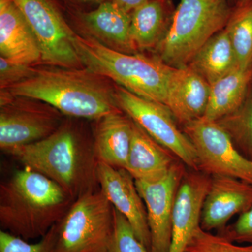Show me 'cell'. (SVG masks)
I'll list each match as a JSON object with an SVG mask.
<instances>
[{"label": "cell", "mask_w": 252, "mask_h": 252, "mask_svg": "<svg viewBox=\"0 0 252 252\" xmlns=\"http://www.w3.org/2000/svg\"><path fill=\"white\" fill-rule=\"evenodd\" d=\"M228 0H180L157 57L172 67H187L212 36L224 29L234 7Z\"/></svg>", "instance_id": "obj_5"}, {"label": "cell", "mask_w": 252, "mask_h": 252, "mask_svg": "<svg viewBox=\"0 0 252 252\" xmlns=\"http://www.w3.org/2000/svg\"><path fill=\"white\" fill-rule=\"evenodd\" d=\"M172 0H149L131 14L130 36L135 51L157 49L171 25Z\"/></svg>", "instance_id": "obj_20"}, {"label": "cell", "mask_w": 252, "mask_h": 252, "mask_svg": "<svg viewBox=\"0 0 252 252\" xmlns=\"http://www.w3.org/2000/svg\"><path fill=\"white\" fill-rule=\"evenodd\" d=\"M251 0H236V6H243V5L247 4Z\"/></svg>", "instance_id": "obj_32"}, {"label": "cell", "mask_w": 252, "mask_h": 252, "mask_svg": "<svg viewBox=\"0 0 252 252\" xmlns=\"http://www.w3.org/2000/svg\"><path fill=\"white\" fill-rule=\"evenodd\" d=\"M0 55L29 65L42 63L36 36L14 0H0Z\"/></svg>", "instance_id": "obj_17"}, {"label": "cell", "mask_w": 252, "mask_h": 252, "mask_svg": "<svg viewBox=\"0 0 252 252\" xmlns=\"http://www.w3.org/2000/svg\"><path fill=\"white\" fill-rule=\"evenodd\" d=\"M0 56V89H6L35 74L37 67Z\"/></svg>", "instance_id": "obj_28"}, {"label": "cell", "mask_w": 252, "mask_h": 252, "mask_svg": "<svg viewBox=\"0 0 252 252\" xmlns=\"http://www.w3.org/2000/svg\"><path fill=\"white\" fill-rule=\"evenodd\" d=\"M185 252H252V245H240L220 234H213L199 227Z\"/></svg>", "instance_id": "obj_25"}, {"label": "cell", "mask_w": 252, "mask_h": 252, "mask_svg": "<svg viewBox=\"0 0 252 252\" xmlns=\"http://www.w3.org/2000/svg\"><path fill=\"white\" fill-rule=\"evenodd\" d=\"M110 1L119 6L120 9L131 14L136 9L145 4L149 0H110Z\"/></svg>", "instance_id": "obj_30"}, {"label": "cell", "mask_w": 252, "mask_h": 252, "mask_svg": "<svg viewBox=\"0 0 252 252\" xmlns=\"http://www.w3.org/2000/svg\"><path fill=\"white\" fill-rule=\"evenodd\" d=\"M114 217V235L107 252H149L148 249L136 236L129 222L115 209Z\"/></svg>", "instance_id": "obj_27"}, {"label": "cell", "mask_w": 252, "mask_h": 252, "mask_svg": "<svg viewBox=\"0 0 252 252\" xmlns=\"http://www.w3.org/2000/svg\"><path fill=\"white\" fill-rule=\"evenodd\" d=\"M64 116L50 104L1 90L0 148L4 153L44 140L62 125Z\"/></svg>", "instance_id": "obj_7"}, {"label": "cell", "mask_w": 252, "mask_h": 252, "mask_svg": "<svg viewBox=\"0 0 252 252\" xmlns=\"http://www.w3.org/2000/svg\"><path fill=\"white\" fill-rule=\"evenodd\" d=\"M182 130L195 149L198 171L233 177L252 185V160L239 152L216 122L201 118L183 126Z\"/></svg>", "instance_id": "obj_10"}, {"label": "cell", "mask_w": 252, "mask_h": 252, "mask_svg": "<svg viewBox=\"0 0 252 252\" xmlns=\"http://www.w3.org/2000/svg\"><path fill=\"white\" fill-rule=\"evenodd\" d=\"M73 46L83 67L143 98L164 104L172 67L157 56L129 54L75 33Z\"/></svg>", "instance_id": "obj_4"}, {"label": "cell", "mask_w": 252, "mask_h": 252, "mask_svg": "<svg viewBox=\"0 0 252 252\" xmlns=\"http://www.w3.org/2000/svg\"><path fill=\"white\" fill-rule=\"evenodd\" d=\"M68 1H72L74 4H93L99 6V4L105 1V0H68Z\"/></svg>", "instance_id": "obj_31"}, {"label": "cell", "mask_w": 252, "mask_h": 252, "mask_svg": "<svg viewBox=\"0 0 252 252\" xmlns=\"http://www.w3.org/2000/svg\"><path fill=\"white\" fill-rule=\"evenodd\" d=\"M74 119L65 118L52 135L6 154L23 167L54 181L76 200L99 190V160L93 133L87 132Z\"/></svg>", "instance_id": "obj_1"}, {"label": "cell", "mask_w": 252, "mask_h": 252, "mask_svg": "<svg viewBox=\"0 0 252 252\" xmlns=\"http://www.w3.org/2000/svg\"><path fill=\"white\" fill-rule=\"evenodd\" d=\"M99 189L116 210L130 223L136 236L150 252L151 236L147 210L133 177L124 168L99 162Z\"/></svg>", "instance_id": "obj_12"}, {"label": "cell", "mask_w": 252, "mask_h": 252, "mask_svg": "<svg viewBox=\"0 0 252 252\" xmlns=\"http://www.w3.org/2000/svg\"><path fill=\"white\" fill-rule=\"evenodd\" d=\"M180 160L133 122L130 152L124 169L135 181L159 180Z\"/></svg>", "instance_id": "obj_18"}, {"label": "cell", "mask_w": 252, "mask_h": 252, "mask_svg": "<svg viewBox=\"0 0 252 252\" xmlns=\"http://www.w3.org/2000/svg\"></svg>", "instance_id": "obj_34"}, {"label": "cell", "mask_w": 252, "mask_h": 252, "mask_svg": "<svg viewBox=\"0 0 252 252\" xmlns=\"http://www.w3.org/2000/svg\"><path fill=\"white\" fill-rule=\"evenodd\" d=\"M0 252H56V224L35 243L1 230Z\"/></svg>", "instance_id": "obj_26"}, {"label": "cell", "mask_w": 252, "mask_h": 252, "mask_svg": "<svg viewBox=\"0 0 252 252\" xmlns=\"http://www.w3.org/2000/svg\"><path fill=\"white\" fill-rule=\"evenodd\" d=\"M94 122L92 133L99 162L125 168L132 141V121L125 113L119 111Z\"/></svg>", "instance_id": "obj_19"}, {"label": "cell", "mask_w": 252, "mask_h": 252, "mask_svg": "<svg viewBox=\"0 0 252 252\" xmlns=\"http://www.w3.org/2000/svg\"><path fill=\"white\" fill-rule=\"evenodd\" d=\"M210 91V84L191 68L171 67L164 105L185 126L203 117Z\"/></svg>", "instance_id": "obj_16"}, {"label": "cell", "mask_w": 252, "mask_h": 252, "mask_svg": "<svg viewBox=\"0 0 252 252\" xmlns=\"http://www.w3.org/2000/svg\"><path fill=\"white\" fill-rule=\"evenodd\" d=\"M252 66L237 67L210 85V96L203 119L217 122L234 112L248 100Z\"/></svg>", "instance_id": "obj_21"}, {"label": "cell", "mask_w": 252, "mask_h": 252, "mask_svg": "<svg viewBox=\"0 0 252 252\" xmlns=\"http://www.w3.org/2000/svg\"><path fill=\"white\" fill-rule=\"evenodd\" d=\"M85 67L38 68L34 75L6 89L12 96L39 99L64 117L97 121L119 112L116 85Z\"/></svg>", "instance_id": "obj_2"}, {"label": "cell", "mask_w": 252, "mask_h": 252, "mask_svg": "<svg viewBox=\"0 0 252 252\" xmlns=\"http://www.w3.org/2000/svg\"><path fill=\"white\" fill-rule=\"evenodd\" d=\"M228 1H230V2H231V1H234V0H228ZM236 1V0H235Z\"/></svg>", "instance_id": "obj_33"}, {"label": "cell", "mask_w": 252, "mask_h": 252, "mask_svg": "<svg viewBox=\"0 0 252 252\" xmlns=\"http://www.w3.org/2000/svg\"><path fill=\"white\" fill-rule=\"evenodd\" d=\"M219 234L235 243L252 245V207L239 215L234 223L227 225Z\"/></svg>", "instance_id": "obj_29"}, {"label": "cell", "mask_w": 252, "mask_h": 252, "mask_svg": "<svg viewBox=\"0 0 252 252\" xmlns=\"http://www.w3.org/2000/svg\"><path fill=\"white\" fill-rule=\"evenodd\" d=\"M239 67L252 66V0L235 6L225 26Z\"/></svg>", "instance_id": "obj_23"}, {"label": "cell", "mask_w": 252, "mask_h": 252, "mask_svg": "<svg viewBox=\"0 0 252 252\" xmlns=\"http://www.w3.org/2000/svg\"><path fill=\"white\" fill-rule=\"evenodd\" d=\"M210 180V175L198 170L186 172L174 205L169 252H185L195 230L200 226L202 210Z\"/></svg>", "instance_id": "obj_13"}, {"label": "cell", "mask_w": 252, "mask_h": 252, "mask_svg": "<svg viewBox=\"0 0 252 252\" xmlns=\"http://www.w3.org/2000/svg\"><path fill=\"white\" fill-rule=\"evenodd\" d=\"M186 167L180 160L159 180L135 181L147 210L150 252H169L174 205L181 182L187 171Z\"/></svg>", "instance_id": "obj_11"}, {"label": "cell", "mask_w": 252, "mask_h": 252, "mask_svg": "<svg viewBox=\"0 0 252 252\" xmlns=\"http://www.w3.org/2000/svg\"><path fill=\"white\" fill-rule=\"evenodd\" d=\"M72 15L85 35L116 51L137 54L130 36L131 14L112 1H104L90 11H74Z\"/></svg>", "instance_id": "obj_15"}, {"label": "cell", "mask_w": 252, "mask_h": 252, "mask_svg": "<svg viewBox=\"0 0 252 252\" xmlns=\"http://www.w3.org/2000/svg\"><path fill=\"white\" fill-rule=\"evenodd\" d=\"M210 187L204 200L200 227L206 231L224 229L235 215L252 207V185L227 176H210Z\"/></svg>", "instance_id": "obj_14"}, {"label": "cell", "mask_w": 252, "mask_h": 252, "mask_svg": "<svg viewBox=\"0 0 252 252\" xmlns=\"http://www.w3.org/2000/svg\"><path fill=\"white\" fill-rule=\"evenodd\" d=\"M116 85L118 106L136 125L169 149L190 170H198V158L189 137L179 128L166 106L143 98Z\"/></svg>", "instance_id": "obj_8"}, {"label": "cell", "mask_w": 252, "mask_h": 252, "mask_svg": "<svg viewBox=\"0 0 252 252\" xmlns=\"http://www.w3.org/2000/svg\"><path fill=\"white\" fill-rule=\"evenodd\" d=\"M229 136L235 147L252 160V99L234 112L216 122Z\"/></svg>", "instance_id": "obj_24"}, {"label": "cell", "mask_w": 252, "mask_h": 252, "mask_svg": "<svg viewBox=\"0 0 252 252\" xmlns=\"http://www.w3.org/2000/svg\"><path fill=\"white\" fill-rule=\"evenodd\" d=\"M74 201L54 181L23 167L0 185V226L28 241L41 238Z\"/></svg>", "instance_id": "obj_3"}, {"label": "cell", "mask_w": 252, "mask_h": 252, "mask_svg": "<svg viewBox=\"0 0 252 252\" xmlns=\"http://www.w3.org/2000/svg\"><path fill=\"white\" fill-rule=\"evenodd\" d=\"M38 41L42 64L51 67H83L73 46L75 32L54 0H14Z\"/></svg>", "instance_id": "obj_9"}, {"label": "cell", "mask_w": 252, "mask_h": 252, "mask_svg": "<svg viewBox=\"0 0 252 252\" xmlns=\"http://www.w3.org/2000/svg\"><path fill=\"white\" fill-rule=\"evenodd\" d=\"M187 66L210 85L238 67L226 28L209 39Z\"/></svg>", "instance_id": "obj_22"}, {"label": "cell", "mask_w": 252, "mask_h": 252, "mask_svg": "<svg viewBox=\"0 0 252 252\" xmlns=\"http://www.w3.org/2000/svg\"><path fill=\"white\" fill-rule=\"evenodd\" d=\"M114 226V207L100 189L85 194L56 224V252H107Z\"/></svg>", "instance_id": "obj_6"}]
</instances>
